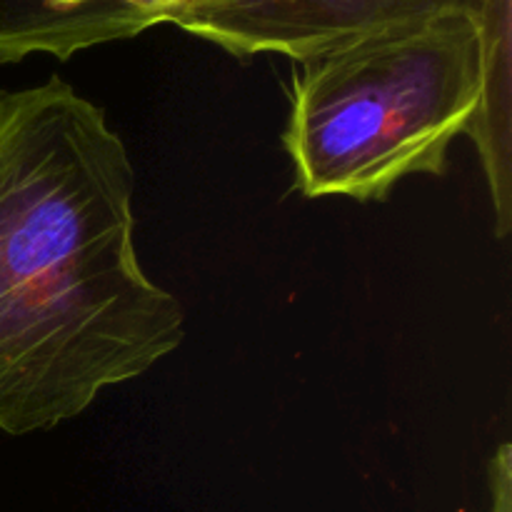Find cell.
Masks as SVG:
<instances>
[{
	"label": "cell",
	"mask_w": 512,
	"mask_h": 512,
	"mask_svg": "<svg viewBox=\"0 0 512 512\" xmlns=\"http://www.w3.org/2000/svg\"><path fill=\"white\" fill-rule=\"evenodd\" d=\"M133 163L53 75L0 90V430L78 418L180 348L178 298L140 268Z\"/></svg>",
	"instance_id": "cell-1"
},
{
	"label": "cell",
	"mask_w": 512,
	"mask_h": 512,
	"mask_svg": "<svg viewBox=\"0 0 512 512\" xmlns=\"http://www.w3.org/2000/svg\"><path fill=\"white\" fill-rule=\"evenodd\" d=\"M283 143L308 198L385 200L403 178L440 175L473 133L510 228V33L478 15L398 25L295 63Z\"/></svg>",
	"instance_id": "cell-2"
},
{
	"label": "cell",
	"mask_w": 512,
	"mask_h": 512,
	"mask_svg": "<svg viewBox=\"0 0 512 512\" xmlns=\"http://www.w3.org/2000/svg\"><path fill=\"white\" fill-rule=\"evenodd\" d=\"M445 13L478 15L510 33V0H233L178 15L173 25L238 58L283 55L293 63L350 40Z\"/></svg>",
	"instance_id": "cell-3"
},
{
	"label": "cell",
	"mask_w": 512,
	"mask_h": 512,
	"mask_svg": "<svg viewBox=\"0 0 512 512\" xmlns=\"http://www.w3.org/2000/svg\"><path fill=\"white\" fill-rule=\"evenodd\" d=\"M160 23L153 0H0V63L38 53L68 60Z\"/></svg>",
	"instance_id": "cell-4"
},
{
	"label": "cell",
	"mask_w": 512,
	"mask_h": 512,
	"mask_svg": "<svg viewBox=\"0 0 512 512\" xmlns=\"http://www.w3.org/2000/svg\"><path fill=\"white\" fill-rule=\"evenodd\" d=\"M493 512H512L510 445H500L493 460Z\"/></svg>",
	"instance_id": "cell-5"
},
{
	"label": "cell",
	"mask_w": 512,
	"mask_h": 512,
	"mask_svg": "<svg viewBox=\"0 0 512 512\" xmlns=\"http://www.w3.org/2000/svg\"><path fill=\"white\" fill-rule=\"evenodd\" d=\"M153 3H155V8H158L163 23H173V20L183 13V10H188L190 5H195L198 0H153Z\"/></svg>",
	"instance_id": "cell-6"
}]
</instances>
